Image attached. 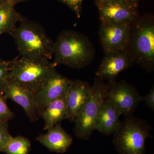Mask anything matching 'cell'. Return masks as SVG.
I'll use <instances>...</instances> for the list:
<instances>
[{"instance_id": "15", "label": "cell", "mask_w": 154, "mask_h": 154, "mask_svg": "<svg viewBox=\"0 0 154 154\" xmlns=\"http://www.w3.org/2000/svg\"><path fill=\"white\" fill-rule=\"evenodd\" d=\"M120 115L113 104L105 98L99 111L95 130L106 135L114 134L120 126Z\"/></svg>"}, {"instance_id": "23", "label": "cell", "mask_w": 154, "mask_h": 154, "mask_svg": "<svg viewBox=\"0 0 154 154\" xmlns=\"http://www.w3.org/2000/svg\"><path fill=\"white\" fill-rule=\"evenodd\" d=\"M141 101H144L147 106L152 110H154V88H151L148 94L145 96H142Z\"/></svg>"}, {"instance_id": "3", "label": "cell", "mask_w": 154, "mask_h": 154, "mask_svg": "<svg viewBox=\"0 0 154 154\" xmlns=\"http://www.w3.org/2000/svg\"><path fill=\"white\" fill-rule=\"evenodd\" d=\"M11 35L14 37L21 56L50 60L54 42L37 22L23 18Z\"/></svg>"}, {"instance_id": "21", "label": "cell", "mask_w": 154, "mask_h": 154, "mask_svg": "<svg viewBox=\"0 0 154 154\" xmlns=\"http://www.w3.org/2000/svg\"><path fill=\"white\" fill-rule=\"evenodd\" d=\"M8 121L0 122V152L12 137L9 132Z\"/></svg>"}, {"instance_id": "4", "label": "cell", "mask_w": 154, "mask_h": 154, "mask_svg": "<svg viewBox=\"0 0 154 154\" xmlns=\"http://www.w3.org/2000/svg\"><path fill=\"white\" fill-rule=\"evenodd\" d=\"M56 66L54 62L46 59L21 56L11 61L8 81L34 94L56 69Z\"/></svg>"}, {"instance_id": "13", "label": "cell", "mask_w": 154, "mask_h": 154, "mask_svg": "<svg viewBox=\"0 0 154 154\" xmlns=\"http://www.w3.org/2000/svg\"><path fill=\"white\" fill-rule=\"evenodd\" d=\"M2 93L6 99H11L22 107L31 121L38 119L33 92L18 84L8 81L3 88Z\"/></svg>"}, {"instance_id": "24", "label": "cell", "mask_w": 154, "mask_h": 154, "mask_svg": "<svg viewBox=\"0 0 154 154\" xmlns=\"http://www.w3.org/2000/svg\"><path fill=\"white\" fill-rule=\"evenodd\" d=\"M124 1H125L129 3L134 7L138 8L140 0H124Z\"/></svg>"}, {"instance_id": "14", "label": "cell", "mask_w": 154, "mask_h": 154, "mask_svg": "<svg viewBox=\"0 0 154 154\" xmlns=\"http://www.w3.org/2000/svg\"><path fill=\"white\" fill-rule=\"evenodd\" d=\"M37 141L51 151L64 153L72 143V138L63 128L60 123L48 130L45 134H40Z\"/></svg>"}, {"instance_id": "19", "label": "cell", "mask_w": 154, "mask_h": 154, "mask_svg": "<svg viewBox=\"0 0 154 154\" xmlns=\"http://www.w3.org/2000/svg\"><path fill=\"white\" fill-rule=\"evenodd\" d=\"M6 99L3 93L0 92V122L9 121L14 117V113L6 104Z\"/></svg>"}, {"instance_id": "12", "label": "cell", "mask_w": 154, "mask_h": 154, "mask_svg": "<svg viewBox=\"0 0 154 154\" xmlns=\"http://www.w3.org/2000/svg\"><path fill=\"white\" fill-rule=\"evenodd\" d=\"M91 86L87 82L80 80H71L66 94L68 117L70 121L74 122L82 110L91 93Z\"/></svg>"}, {"instance_id": "9", "label": "cell", "mask_w": 154, "mask_h": 154, "mask_svg": "<svg viewBox=\"0 0 154 154\" xmlns=\"http://www.w3.org/2000/svg\"><path fill=\"white\" fill-rule=\"evenodd\" d=\"M97 6L101 23L131 24L140 16L137 8L124 0H110Z\"/></svg>"}, {"instance_id": "27", "label": "cell", "mask_w": 154, "mask_h": 154, "mask_svg": "<svg viewBox=\"0 0 154 154\" xmlns=\"http://www.w3.org/2000/svg\"><path fill=\"white\" fill-rule=\"evenodd\" d=\"M7 1H8V0H0V4H2V3L5 2H7Z\"/></svg>"}, {"instance_id": "1", "label": "cell", "mask_w": 154, "mask_h": 154, "mask_svg": "<svg viewBox=\"0 0 154 154\" xmlns=\"http://www.w3.org/2000/svg\"><path fill=\"white\" fill-rule=\"evenodd\" d=\"M95 55L94 45L88 36L75 30H63L54 43L53 56L56 66L83 68L93 61Z\"/></svg>"}, {"instance_id": "8", "label": "cell", "mask_w": 154, "mask_h": 154, "mask_svg": "<svg viewBox=\"0 0 154 154\" xmlns=\"http://www.w3.org/2000/svg\"><path fill=\"white\" fill-rule=\"evenodd\" d=\"M71 81L56 69L52 72L33 95L38 115L41 116L44 108L50 102L66 94Z\"/></svg>"}, {"instance_id": "17", "label": "cell", "mask_w": 154, "mask_h": 154, "mask_svg": "<svg viewBox=\"0 0 154 154\" xmlns=\"http://www.w3.org/2000/svg\"><path fill=\"white\" fill-rule=\"evenodd\" d=\"M15 6L8 1L0 4V35L4 33L11 34L24 18L16 11Z\"/></svg>"}, {"instance_id": "22", "label": "cell", "mask_w": 154, "mask_h": 154, "mask_svg": "<svg viewBox=\"0 0 154 154\" xmlns=\"http://www.w3.org/2000/svg\"><path fill=\"white\" fill-rule=\"evenodd\" d=\"M59 2L66 5L71 9L76 15L78 18H80L82 11L83 0H57Z\"/></svg>"}, {"instance_id": "2", "label": "cell", "mask_w": 154, "mask_h": 154, "mask_svg": "<svg viewBox=\"0 0 154 154\" xmlns=\"http://www.w3.org/2000/svg\"><path fill=\"white\" fill-rule=\"evenodd\" d=\"M133 60L149 73L154 69V18L151 14L139 16L131 24L126 48Z\"/></svg>"}, {"instance_id": "11", "label": "cell", "mask_w": 154, "mask_h": 154, "mask_svg": "<svg viewBox=\"0 0 154 154\" xmlns=\"http://www.w3.org/2000/svg\"><path fill=\"white\" fill-rule=\"evenodd\" d=\"M131 24L101 23L99 36L105 54L126 49Z\"/></svg>"}, {"instance_id": "18", "label": "cell", "mask_w": 154, "mask_h": 154, "mask_svg": "<svg viewBox=\"0 0 154 154\" xmlns=\"http://www.w3.org/2000/svg\"><path fill=\"white\" fill-rule=\"evenodd\" d=\"M31 143L27 138L22 136L11 137L1 152L7 154H28Z\"/></svg>"}, {"instance_id": "6", "label": "cell", "mask_w": 154, "mask_h": 154, "mask_svg": "<svg viewBox=\"0 0 154 154\" xmlns=\"http://www.w3.org/2000/svg\"><path fill=\"white\" fill-rule=\"evenodd\" d=\"M109 85V83L105 84L95 78L89 98L74 122L75 135L79 139L88 140L95 130L96 120Z\"/></svg>"}, {"instance_id": "10", "label": "cell", "mask_w": 154, "mask_h": 154, "mask_svg": "<svg viewBox=\"0 0 154 154\" xmlns=\"http://www.w3.org/2000/svg\"><path fill=\"white\" fill-rule=\"evenodd\" d=\"M134 63L127 49L105 53L96 71V78L113 82L120 73L132 66Z\"/></svg>"}, {"instance_id": "7", "label": "cell", "mask_w": 154, "mask_h": 154, "mask_svg": "<svg viewBox=\"0 0 154 154\" xmlns=\"http://www.w3.org/2000/svg\"><path fill=\"white\" fill-rule=\"evenodd\" d=\"M109 83L105 98L113 104L121 115H132L142 101V96L133 86L124 80Z\"/></svg>"}, {"instance_id": "20", "label": "cell", "mask_w": 154, "mask_h": 154, "mask_svg": "<svg viewBox=\"0 0 154 154\" xmlns=\"http://www.w3.org/2000/svg\"><path fill=\"white\" fill-rule=\"evenodd\" d=\"M10 63V61L0 59V92L2 93L8 81Z\"/></svg>"}, {"instance_id": "25", "label": "cell", "mask_w": 154, "mask_h": 154, "mask_svg": "<svg viewBox=\"0 0 154 154\" xmlns=\"http://www.w3.org/2000/svg\"><path fill=\"white\" fill-rule=\"evenodd\" d=\"M8 1L12 3L14 5H15L18 3L25 2V1H28V0H8Z\"/></svg>"}, {"instance_id": "16", "label": "cell", "mask_w": 154, "mask_h": 154, "mask_svg": "<svg viewBox=\"0 0 154 154\" xmlns=\"http://www.w3.org/2000/svg\"><path fill=\"white\" fill-rule=\"evenodd\" d=\"M44 121V129L48 130L68 117L66 94L48 103L42 113Z\"/></svg>"}, {"instance_id": "5", "label": "cell", "mask_w": 154, "mask_h": 154, "mask_svg": "<svg viewBox=\"0 0 154 154\" xmlns=\"http://www.w3.org/2000/svg\"><path fill=\"white\" fill-rule=\"evenodd\" d=\"M150 131L145 120L126 116L114 134L113 144L119 154H145L146 140L152 137Z\"/></svg>"}, {"instance_id": "26", "label": "cell", "mask_w": 154, "mask_h": 154, "mask_svg": "<svg viewBox=\"0 0 154 154\" xmlns=\"http://www.w3.org/2000/svg\"><path fill=\"white\" fill-rule=\"evenodd\" d=\"M108 1H110V0H95V2H96V5H98L105 3Z\"/></svg>"}]
</instances>
